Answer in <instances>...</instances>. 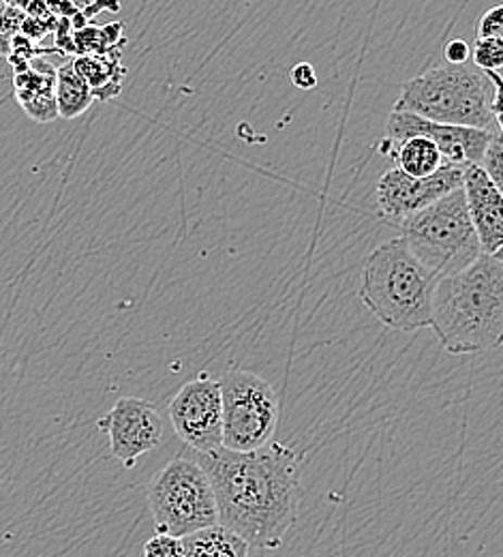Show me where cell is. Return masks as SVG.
I'll return each mask as SVG.
<instances>
[{"label":"cell","mask_w":503,"mask_h":557,"mask_svg":"<svg viewBox=\"0 0 503 557\" xmlns=\"http://www.w3.org/2000/svg\"><path fill=\"white\" fill-rule=\"evenodd\" d=\"M193 453V450H191ZM215 491L218 523L257 549H279L298 523L302 455L281 442L249 453H193Z\"/></svg>","instance_id":"6da1fadb"},{"label":"cell","mask_w":503,"mask_h":557,"mask_svg":"<svg viewBox=\"0 0 503 557\" xmlns=\"http://www.w3.org/2000/svg\"><path fill=\"white\" fill-rule=\"evenodd\" d=\"M441 348L454 356L487 354L503 342L502 256L478 260L439 277L432 292L431 326Z\"/></svg>","instance_id":"7a4b0ae2"},{"label":"cell","mask_w":503,"mask_h":557,"mask_svg":"<svg viewBox=\"0 0 503 557\" xmlns=\"http://www.w3.org/2000/svg\"><path fill=\"white\" fill-rule=\"evenodd\" d=\"M397 112L432 123L502 132V75L465 65H439L403 84Z\"/></svg>","instance_id":"3957f363"},{"label":"cell","mask_w":503,"mask_h":557,"mask_svg":"<svg viewBox=\"0 0 503 557\" xmlns=\"http://www.w3.org/2000/svg\"><path fill=\"white\" fill-rule=\"evenodd\" d=\"M439 277L403 238L379 245L362 269L359 298L388 329L414 333L431 326L432 292Z\"/></svg>","instance_id":"277c9868"},{"label":"cell","mask_w":503,"mask_h":557,"mask_svg":"<svg viewBox=\"0 0 503 557\" xmlns=\"http://www.w3.org/2000/svg\"><path fill=\"white\" fill-rule=\"evenodd\" d=\"M397 227L410 251L437 277L471 267L482 253L461 187L410 214Z\"/></svg>","instance_id":"5b68a950"},{"label":"cell","mask_w":503,"mask_h":557,"mask_svg":"<svg viewBox=\"0 0 503 557\" xmlns=\"http://www.w3.org/2000/svg\"><path fill=\"white\" fill-rule=\"evenodd\" d=\"M154 530L185 539L218 523L215 491L196 459L176 457L148 483Z\"/></svg>","instance_id":"8992f818"},{"label":"cell","mask_w":503,"mask_h":557,"mask_svg":"<svg viewBox=\"0 0 503 557\" xmlns=\"http://www.w3.org/2000/svg\"><path fill=\"white\" fill-rule=\"evenodd\" d=\"M223 448L249 453L273 442L279 422L275 388L253 371L229 369L218 380Z\"/></svg>","instance_id":"52a82bcc"},{"label":"cell","mask_w":503,"mask_h":557,"mask_svg":"<svg viewBox=\"0 0 503 557\" xmlns=\"http://www.w3.org/2000/svg\"><path fill=\"white\" fill-rule=\"evenodd\" d=\"M167 414L176 435L193 453L223 448V406L218 380L200 373L189 380L169 401Z\"/></svg>","instance_id":"ba28073f"},{"label":"cell","mask_w":503,"mask_h":557,"mask_svg":"<svg viewBox=\"0 0 503 557\" xmlns=\"http://www.w3.org/2000/svg\"><path fill=\"white\" fill-rule=\"evenodd\" d=\"M463 185V165L443 163L435 174L425 178L407 176L397 165L386 170L375 189L377 212L390 225H399L403 219L418 210L431 207L439 198Z\"/></svg>","instance_id":"9c48e42d"},{"label":"cell","mask_w":503,"mask_h":557,"mask_svg":"<svg viewBox=\"0 0 503 557\" xmlns=\"http://www.w3.org/2000/svg\"><path fill=\"white\" fill-rule=\"evenodd\" d=\"M99 431L108 435L112 457L129 470L163 440V422L159 412L140 397L118 399L114 408L99 420Z\"/></svg>","instance_id":"30bf717a"},{"label":"cell","mask_w":503,"mask_h":557,"mask_svg":"<svg viewBox=\"0 0 503 557\" xmlns=\"http://www.w3.org/2000/svg\"><path fill=\"white\" fill-rule=\"evenodd\" d=\"M386 132H388V138L383 144V150L412 136H425L437 144L445 163H454L463 168L471 163L478 165L491 138L500 134V132H487V129H474V127H461V125L432 123L418 114L397 112V110H392Z\"/></svg>","instance_id":"8fae6325"},{"label":"cell","mask_w":503,"mask_h":557,"mask_svg":"<svg viewBox=\"0 0 503 557\" xmlns=\"http://www.w3.org/2000/svg\"><path fill=\"white\" fill-rule=\"evenodd\" d=\"M463 196L480 251L487 256H502L503 196L502 189L487 176V172L471 163L463 168Z\"/></svg>","instance_id":"7c38bea8"},{"label":"cell","mask_w":503,"mask_h":557,"mask_svg":"<svg viewBox=\"0 0 503 557\" xmlns=\"http://www.w3.org/2000/svg\"><path fill=\"white\" fill-rule=\"evenodd\" d=\"M54 84L56 67L39 57L13 65L15 99L35 123H52L59 119Z\"/></svg>","instance_id":"4fadbf2b"},{"label":"cell","mask_w":503,"mask_h":557,"mask_svg":"<svg viewBox=\"0 0 503 557\" xmlns=\"http://www.w3.org/2000/svg\"><path fill=\"white\" fill-rule=\"evenodd\" d=\"M75 71L90 86L95 101H110L123 90V50H112L103 54H79L72 61Z\"/></svg>","instance_id":"5bb4252c"},{"label":"cell","mask_w":503,"mask_h":557,"mask_svg":"<svg viewBox=\"0 0 503 557\" xmlns=\"http://www.w3.org/2000/svg\"><path fill=\"white\" fill-rule=\"evenodd\" d=\"M386 152L392 157V161L399 170H403L407 176H414V178L431 176L445 163L437 144L425 136H412V138L403 139V141L386 148Z\"/></svg>","instance_id":"9a60e30c"},{"label":"cell","mask_w":503,"mask_h":557,"mask_svg":"<svg viewBox=\"0 0 503 557\" xmlns=\"http://www.w3.org/2000/svg\"><path fill=\"white\" fill-rule=\"evenodd\" d=\"M185 557H249V543L216 523L183 539Z\"/></svg>","instance_id":"2e32d148"},{"label":"cell","mask_w":503,"mask_h":557,"mask_svg":"<svg viewBox=\"0 0 503 557\" xmlns=\"http://www.w3.org/2000/svg\"><path fill=\"white\" fill-rule=\"evenodd\" d=\"M54 97H56L59 119H65V121H72V119L81 116L95 103L90 86L75 71L72 61L61 65V67H56Z\"/></svg>","instance_id":"e0dca14e"},{"label":"cell","mask_w":503,"mask_h":557,"mask_svg":"<svg viewBox=\"0 0 503 557\" xmlns=\"http://www.w3.org/2000/svg\"><path fill=\"white\" fill-rule=\"evenodd\" d=\"M127 44L125 28L121 22L110 26H90L86 24L79 30H73V54H103L112 50H123Z\"/></svg>","instance_id":"ac0fdd59"},{"label":"cell","mask_w":503,"mask_h":557,"mask_svg":"<svg viewBox=\"0 0 503 557\" xmlns=\"http://www.w3.org/2000/svg\"><path fill=\"white\" fill-rule=\"evenodd\" d=\"M474 67L480 71H495L503 67V39H476L471 48Z\"/></svg>","instance_id":"d6986e66"},{"label":"cell","mask_w":503,"mask_h":557,"mask_svg":"<svg viewBox=\"0 0 503 557\" xmlns=\"http://www.w3.org/2000/svg\"><path fill=\"white\" fill-rule=\"evenodd\" d=\"M485 172H487V176L503 189V139L502 132L500 134H495L491 141H489V146L485 148V154H482V159H480V163H478Z\"/></svg>","instance_id":"ffe728a7"},{"label":"cell","mask_w":503,"mask_h":557,"mask_svg":"<svg viewBox=\"0 0 503 557\" xmlns=\"http://www.w3.org/2000/svg\"><path fill=\"white\" fill-rule=\"evenodd\" d=\"M142 557H185L183 539L156 532L142 547Z\"/></svg>","instance_id":"44dd1931"},{"label":"cell","mask_w":503,"mask_h":557,"mask_svg":"<svg viewBox=\"0 0 503 557\" xmlns=\"http://www.w3.org/2000/svg\"><path fill=\"white\" fill-rule=\"evenodd\" d=\"M22 20H24V13L13 4H7V9L0 13V57L4 59L9 57L11 41L20 33Z\"/></svg>","instance_id":"7402d4cb"},{"label":"cell","mask_w":503,"mask_h":557,"mask_svg":"<svg viewBox=\"0 0 503 557\" xmlns=\"http://www.w3.org/2000/svg\"><path fill=\"white\" fill-rule=\"evenodd\" d=\"M476 39H503V7L495 4L493 9L485 11L478 22V37Z\"/></svg>","instance_id":"603a6c76"},{"label":"cell","mask_w":503,"mask_h":557,"mask_svg":"<svg viewBox=\"0 0 503 557\" xmlns=\"http://www.w3.org/2000/svg\"><path fill=\"white\" fill-rule=\"evenodd\" d=\"M73 7L88 20L95 17L99 11H121V2L118 0H70Z\"/></svg>","instance_id":"cb8c5ba5"},{"label":"cell","mask_w":503,"mask_h":557,"mask_svg":"<svg viewBox=\"0 0 503 557\" xmlns=\"http://www.w3.org/2000/svg\"><path fill=\"white\" fill-rule=\"evenodd\" d=\"M443 54H445L448 65H465L471 57V48L463 39H452V41H448Z\"/></svg>","instance_id":"d4e9b609"},{"label":"cell","mask_w":503,"mask_h":557,"mask_svg":"<svg viewBox=\"0 0 503 557\" xmlns=\"http://www.w3.org/2000/svg\"><path fill=\"white\" fill-rule=\"evenodd\" d=\"M291 82L293 86H298L300 90H311L317 86V73L309 65V63H298L291 70Z\"/></svg>","instance_id":"484cf974"},{"label":"cell","mask_w":503,"mask_h":557,"mask_svg":"<svg viewBox=\"0 0 503 557\" xmlns=\"http://www.w3.org/2000/svg\"><path fill=\"white\" fill-rule=\"evenodd\" d=\"M7 9V0H0V13Z\"/></svg>","instance_id":"4316f807"}]
</instances>
